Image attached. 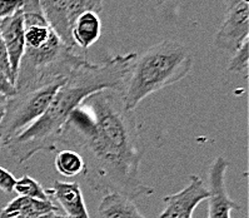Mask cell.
Here are the masks:
<instances>
[{
	"instance_id": "20",
	"label": "cell",
	"mask_w": 249,
	"mask_h": 218,
	"mask_svg": "<svg viewBox=\"0 0 249 218\" xmlns=\"http://www.w3.org/2000/svg\"><path fill=\"white\" fill-rule=\"evenodd\" d=\"M15 182H17V178L9 171L0 167V191L9 195L14 192Z\"/></svg>"
},
{
	"instance_id": "16",
	"label": "cell",
	"mask_w": 249,
	"mask_h": 218,
	"mask_svg": "<svg viewBox=\"0 0 249 218\" xmlns=\"http://www.w3.org/2000/svg\"><path fill=\"white\" fill-rule=\"evenodd\" d=\"M14 192L19 197H28L34 198V200H49L50 198L48 197L47 192L43 188L40 183L36 182L34 178L25 174L20 180H17L14 186Z\"/></svg>"
},
{
	"instance_id": "3",
	"label": "cell",
	"mask_w": 249,
	"mask_h": 218,
	"mask_svg": "<svg viewBox=\"0 0 249 218\" xmlns=\"http://www.w3.org/2000/svg\"><path fill=\"white\" fill-rule=\"evenodd\" d=\"M192 65L191 50L177 40H163L137 54L124 82V104L134 110L147 97L187 77Z\"/></svg>"
},
{
	"instance_id": "15",
	"label": "cell",
	"mask_w": 249,
	"mask_h": 218,
	"mask_svg": "<svg viewBox=\"0 0 249 218\" xmlns=\"http://www.w3.org/2000/svg\"><path fill=\"white\" fill-rule=\"evenodd\" d=\"M55 168L65 177H75L84 172V162L75 150L63 149L55 157Z\"/></svg>"
},
{
	"instance_id": "22",
	"label": "cell",
	"mask_w": 249,
	"mask_h": 218,
	"mask_svg": "<svg viewBox=\"0 0 249 218\" xmlns=\"http://www.w3.org/2000/svg\"><path fill=\"white\" fill-rule=\"evenodd\" d=\"M0 69H1V71H3L6 75H8V77L12 79V82L14 83V78H13L12 71H10L8 52H6L5 44H4L3 38H1V34H0Z\"/></svg>"
},
{
	"instance_id": "19",
	"label": "cell",
	"mask_w": 249,
	"mask_h": 218,
	"mask_svg": "<svg viewBox=\"0 0 249 218\" xmlns=\"http://www.w3.org/2000/svg\"><path fill=\"white\" fill-rule=\"evenodd\" d=\"M24 0H0V20L21 9Z\"/></svg>"
},
{
	"instance_id": "14",
	"label": "cell",
	"mask_w": 249,
	"mask_h": 218,
	"mask_svg": "<svg viewBox=\"0 0 249 218\" xmlns=\"http://www.w3.org/2000/svg\"><path fill=\"white\" fill-rule=\"evenodd\" d=\"M49 212H58V207L52 200H39L18 196L0 211V218H21Z\"/></svg>"
},
{
	"instance_id": "23",
	"label": "cell",
	"mask_w": 249,
	"mask_h": 218,
	"mask_svg": "<svg viewBox=\"0 0 249 218\" xmlns=\"http://www.w3.org/2000/svg\"><path fill=\"white\" fill-rule=\"evenodd\" d=\"M8 102H9V98L5 97V95L0 94V123L3 122L4 115L6 112V107H8Z\"/></svg>"
},
{
	"instance_id": "12",
	"label": "cell",
	"mask_w": 249,
	"mask_h": 218,
	"mask_svg": "<svg viewBox=\"0 0 249 218\" xmlns=\"http://www.w3.org/2000/svg\"><path fill=\"white\" fill-rule=\"evenodd\" d=\"M102 34V21L95 13H84L71 25V38L75 47L88 49L94 45Z\"/></svg>"
},
{
	"instance_id": "18",
	"label": "cell",
	"mask_w": 249,
	"mask_h": 218,
	"mask_svg": "<svg viewBox=\"0 0 249 218\" xmlns=\"http://www.w3.org/2000/svg\"><path fill=\"white\" fill-rule=\"evenodd\" d=\"M248 44L249 40H246L240 45L231 56V59L228 63V71L231 73H246L248 69Z\"/></svg>"
},
{
	"instance_id": "2",
	"label": "cell",
	"mask_w": 249,
	"mask_h": 218,
	"mask_svg": "<svg viewBox=\"0 0 249 218\" xmlns=\"http://www.w3.org/2000/svg\"><path fill=\"white\" fill-rule=\"evenodd\" d=\"M135 56V53L123 54L100 63H90L85 59L78 65L56 91L44 114L6 143L5 147L12 156L19 163H24L38 152L58 149L59 137L64 124L83 100L103 89L123 91L124 82Z\"/></svg>"
},
{
	"instance_id": "5",
	"label": "cell",
	"mask_w": 249,
	"mask_h": 218,
	"mask_svg": "<svg viewBox=\"0 0 249 218\" xmlns=\"http://www.w3.org/2000/svg\"><path fill=\"white\" fill-rule=\"evenodd\" d=\"M64 83H53L9 98L5 115L0 123V139L3 145L28 129L44 114L56 91Z\"/></svg>"
},
{
	"instance_id": "17",
	"label": "cell",
	"mask_w": 249,
	"mask_h": 218,
	"mask_svg": "<svg viewBox=\"0 0 249 218\" xmlns=\"http://www.w3.org/2000/svg\"><path fill=\"white\" fill-rule=\"evenodd\" d=\"M68 9L71 25L79 15L84 13L99 14L103 10V0H68Z\"/></svg>"
},
{
	"instance_id": "6",
	"label": "cell",
	"mask_w": 249,
	"mask_h": 218,
	"mask_svg": "<svg viewBox=\"0 0 249 218\" xmlns=\"http://www.w3.org/2000/svg\"><path fill=\"white\" fill-rule=\"evenodd\" d=\"M226 19L215 34L214 45L218 49L234 53L248 40L249 0H226Z\"/></svg>"
},
{
	"instance_id": "4",
	"label": "cell",
	"mask_w": 249,
	"mask_h": 218,
	"mask_svg": "<svg viewBox=\"0 0 249 218\" xmlns=\"http://www.w3.org/2000/svg\"><path fill=\"white\" fill-rule=\"evenodd\" d=\"M85 58L74 53L55 33L41 47L25 48L15 78L17 94L34 91L53 83L65 82L71 72L82 64Z\"/></svg>"
},
{
	"instance_id": "1",
	"label": "cell",
	"mask_w": 249,
	"mask_h": 218,
	"mask_svg": "<svg viewBox=\"0 0 249 218\" xmlns=\"http://www.w3.org/2000/svg\"><path fill=\"white\" fill-rule=\"evenodd\" d=\"M60 145L80 154L82 176L93 191L120 193L132 200L154 192L139 177L138 127L120 91L103 89L83 100L64 124Z\"/></svg>"
},
{
	"instance_id": "26",
	"label": "cell",
	"mask_w": 249,
	"mask_h": 218,
	"mask_svg": "<svg viewBox=\"0 0 249 218\" xmlns=\"http://www.w3.org/2000/svg\"><path fill=\"white\" fill-rule=\"evenodd\" d=\"M1 145H3V143H1V139H0V149H1Z\"/></svg>"
},
{
	"instance_id": "27",
	"label": "cell",
	"mask_w": 249,
	"mask_h": 218,
	"mask_svg": "<svg viewBox=\"0 0 249 218\" xmlns=\"http://www.w3.org/2000/svg\"><path fill=\"white\" fill-rule=\"evenodd\" d=\"M59 218H67V217H65V216H62V215H60V217H59Z\"/></svg>"
},
{
	"instance_id": "25",
	"label": "cell",
	"mask_w": 249,
	"mask_h": 218,
	"mask_svg": "<svg viewBox=\"0 0 249 218\" xmlns=\"http://www.w3.org/2000/svg\"><path fill=\"white\" fill-rule=\"evenodd\" d=\"M156 1H158L159 4H163V3H165V1H168V0H156Z\"/></svg>"
},
{
	"instance_id": "10",
	"label": "cell",
	"mask_w": 249,
	"mask_h": 218,
	"mask_svg": "<svg viewBox=\"0 0 249 218\" xmlns=\"http://www.w3.org/2000/svg\"><path fill=\"white\" fill-rule=\"evenodd\" d=\"M45 192L50 200L58 202L67 218H90L78 182L54 181L53 187L45 189Z\"/></svg>"
},
{
	"instance_id": "21",
	"label": "cell",
	"mask_w": 249,
	"mask_h": 218,
	"mask_svg": "<svg viewBox=\"0 0 249 218\" xmlns=\"http://www.w3.org/2000/svg\"><path fill=\"white\" fill-rule=\"evenodd\" d=\"M0 94L5 95L8 98H13L17 95L14 83L1 69H0Z\"/></svg>"
},
{
	"instance_id": "24",
	"label": "cell",
	"mask_w": 249,
	"mask_h": 218,
	"mask_svg": "<svg viewBox=\"0 0 249 218\" xmlns=\"http://www.w3.org/2000/svg\"><path fill=\"white\" fill-rule=\"evenodd\" d=\"M60 215L58 212H49V213H43V215H36V216H29V217H21V218H59Z\"/></svg>"
},
{
	"instance_id": "9",
	"label": "cell",
	"mask_w": 249,
	"mask_h": 218,
	"mask_svg": "<svg viewBox=\"0 0 249 218\" xmlns=\"http://www.w3.org/2000/svg\"><path fill=\"white\" fill-rule=\"evenodd\" d=\"M24 18L21 9L14 13L8 18L0 20V34L5 44L6 52H8V58H9L10 71H12L13 78H15L18 74L19 64H20L21 56L25 50V40H24Z\"/></svg>"
},
{
	"instance_id": "7",
	"label": "cell",
	"mask_w": 249,
	"mask_h": 218,
	"mask_svg": "<svg viewBox=\"0 0 249 218\" xmlns=\"http://www.w3.org/2000/svg\"><path fill=\"white\" fill-rule=\"evenodd\" d=\"M229 163L224 157H217L209 168L208 218H231L233 209L240 206L231 200L226 186V174Z\"/></svg>"
},
{
	"instance_id": "11",
	"label": "cell",
	"mask_w": 249,
	"mask_h": 218,
	"mask_svg": "<svg viewBox=\"0 0 249 218\" xmlns=\"http://www.w3.org/2000/svg\"><path fill=\"white\" fill-rule=\"evenodd\" d=\"M41 10L50 29L68 47L75 48L71 38V21L69 18L68 0H39Z\"/></svg>"
},
{
	"instance_id": "13",
	"label": "cell",
	"mask_w": 249,
	"mask_h": 218,
	"mask_svg": "<svg viewBox=\"0 0 249 218\" xmlns=\"http://www.w3.org/2000/svg\"><path fill=\"white\" fill-rule=\"evenodd\" d=\"M98 218H145L130 198L120 193H107L98 207Z\"/></svg>"
},
{
	"instance_id": "8",
	"label": "cell",
	"mask_w": 249,
	"mask_h": 218,
	"mask_svg": "<svg viewBox=\"0 0 249 218\" xmlns=\"http://www.w3.org/2000/svg\"><path fill=\"white\" fill-rule=\"evenodd\" d=\"M208 198V187L199 176L192 174L185 188L164 197L165 208L159 218H192L194 209Z\"/></svg>"
}]
</instances>
